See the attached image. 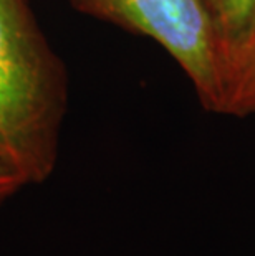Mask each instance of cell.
Returning <instances> with one entry per match:
<instances>
[{"label":"cell","instance_id":"obj_2","mask_svg":"<svg viewBox=\"0 0 255 256\" xmlns=\"http://www.w3.org/2000/svg\"><path fill=\"white\" fill-rule=\"evenodd\" d=\"M78 12L164 48L192 81L205 110L222 112L225 62L199 0H68Z\"/></svg>","mask_w":255,"mask_h":256},{"label":"cell","instance_id":"obj_1","mask_svg":"<svg viewBox=\"0 0 255 256\" xmlns=\"http://www.w3.org/2000/svg\"><path fill=\"white\" fill-rule=\"evenodd\" d=\"M67 106V70L29 0H0V162L24 185L55 172Z\"/></svg>","mask_w":255,"mask_h":256},{"label":"cell","instance_id":"obj_4","mask_svg":"<svg viewBox=\"0 0 255 256\" xmlns=\"http://www.w3.org/2000/svg\"><path fill=\"white\" fill-rule=\"evenodd\" d=\"M222 114L240 118L255 114V36L229 66Z\"/></svg>","mask_w":255,"mask_h":256},{"label":"cell","instance_id":"obj_3","mask_svg":"<svg viewBox=\"0 0 255 256\" xmlns=\"http://www.w3.org/2000/svg\"><path fill=\"white\" fill-rule=\"evenodd\" d=\"M199 4L229 72L234 58L255 36V0H199Z\"/></svg>","mask_w":255,"mask_h":256},{"label":"cell","instance_id":"obj_5","mask_svg":"<svg viewBox=\"0 0 255 256\" xmlns=\"http://www.w3.org/2000/svg\"><path fill=\"white\" fill-rule=\"evenodd\" d=\"M22 187H25L24 182L0 162V208L19 192Z\"/></svg>","mask_w":255,"mask_h":256}]
</instances>
